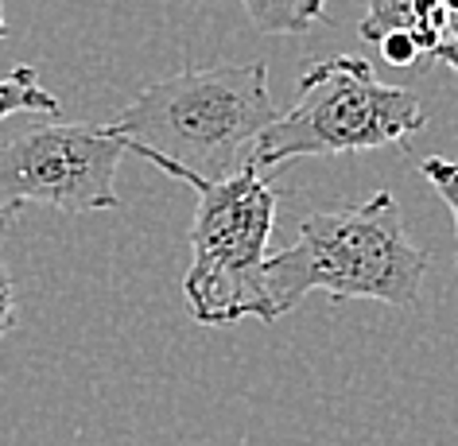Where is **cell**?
<instances>
[{"label": "cell", "instance_id": "8fae6325", "mask_svg": "<svg viewBox=\"0 0 458 446\" xmlns=\"http://www.w3.org/2000/svg\"><path fill=\"white\" fill-rule=\"evenodd\" d=\"M16 318V295H13V280H8V272L0 268V334H8V326H13Z\"/></svg>", "mask_w": 458, "mask_h": 446}, {"label": "cell", "instance_id": "6da1fadb", "mask_svg": "<svg viewBox=\"0 0 458 446\" xmlns=\"http://www.w3.org/2000/svg\"><path fill=\"white\" fill-rule=\"evenodd\" d=\"M276 117L265 63H214L140 86L106 129L171 179L222 182L253 159Z\"/></svg>", "mask_w": 458, "mask_h": 446}, {"label": "cell", "instance_id": "4fadbf2b", "mask_svg": "<svg viewBox=\"0 0 458 446\" xmlns=\"http://www.w3.org/2000/svg\"><path fill=\"white\" fill-rule=\"evenodd\" d=\"M300 8L307 16V24H315V20H323V13H327V0H300Z\"/></svg>", "mask_w": 458, "mask_h": 446}, {"label": "cell", "instance_id": "3957f363", "mask_svg": "<svg viewBox=\"0 0 458 446\" xmlns=\"http://www.w3.org/2000/svg\"><path fill=\"white\" fill-rule=\"evenodd\" d=\"M423 124L428 113L411 89L381 82L358 55H335L303 71L295 101L268 124L249 164L260 175H272L300 156H346L404 144Z\"/></svg>", "mask_w": 458, "mask_h": 446}, {"label": "cell", "instance_id": "30bf717a", "mask_svg": "<svg viewBox=\"0 0 458 446\" xmlns=\"http://www.w3.org/2000/svg\"><path fill=\"white\" fill-rule=\"evenodd\" d=\"M381 55H385V63H393V66H411L423 55V47L416 43L411 31H388L381 39Z\"/></svg>", "mask_w": 458, "mask_h": 446}, {"label": "cell", "instance_id": "7c38bea8", "mask_svg": "<svg viewBox=\"0 0 458 446\" xmlns=\"http://www.w3.org/2000/svg\"><path fill=\"white\" fill-rule=\"evenodd\" d=\"M431 55H435V59H439V63H446V66H451V71L458 74V24L451 28V36H446V39H443V43H439V47H435Z\"/></svg>", "mask_w": 458, "mask_h": 446}, {"label": "cell", "instance_id": "9c48e42d", "mask_svg": "<svg viewBox=\"0 0 458 446\" xmlns=\"http://www.w3.org/2000/svg\"><path fill=\"white\" fill-rule=\"evenodd\" d=\"M420 175L439 190V198L446 202V210H451V217H454V233H458V159L428 156L420 164ZM454 276H458V253H454Z\"/></svg>", "mask_w": 458, "mask_h": 446}, {"label": "cell", "instance_id": "5b68a950", "mask_svg": "<svg viewBox=\"0 0 458 446\" xmlns=\"http://www.w3.org/2000/svg\"><path fill=\"white\" fill-rule=\"evenodd\" d=\"M124 140L106 124L47 121L0 144V222L20 206H51L63 214L113 210Z\"/></svg>", "mask_w": 458, "mask_h": 446}, {"label": "cell", "instance_id": "277c9868", "mask_svg": "<svg viewBox=\"0 0 458 446\" xmlns=\"http://www.w3.org/2000/svg\"><path fill=\"white\" fill-rule=\"evenodd\" d=\"M199 194L191 222V268L182 295L202 326H233L242 318H268L265 265L276 225V190L253 164L222 182L179 179Z\"/></svg>", "mask_w": 458, "mask_h": 446}, {"label": "cell", "instance_id": "5bb4252c", "mask_svg": "<svg viewBox=\"0 0 458 446\" xmlns=\"http://www.w3.org/2000/svg\"><path fill=\"white\" fill-rule=\"evenodd\" d=\"M4 31H8L4 28V0H0V39H4Z\"/></svg>", "mask_w": 458, "mask_h": 446}, {"label": "cell", "instance_id": "52a82bcc", "mask_svg": "<svg viewBox=\"0 0 458 446\" xmlns=\"http://www.w3.org/2000/svg\"><path fill=\"white\" fill-rule=\"evenodd\" d=\"M423 0H365L361 16V39L381 43L388 31H411Z\"/></svg>", "mask_w": 458, "mask_h": 446}, {"label": "cell", "instance_id": "7a4b0ae2", "mask_svg": "<svg viewBox=\"0 0 458 446\" xmlns=\"http://www.w3.org/2000/svg\"><path fill=\"white\" fill-rule=\"evenodd\" d=\"M423 272L428 253L408 241L400 202L393 190H377L369 202L311 214L295 245L268 257V318L276 323L311 291H327L330 299L411 307L420 299Z\"/></svg>", "mask_w": 458, "mask_h": 446}, {"label": "cell", "instance_id": "8992f818", "mask_svg": "<svg viewBox=\"0 0 458 446\" xmlns=\"http://www.w3.org/2000/svg\"><path fill=\"white\" fill-rule=\"evenodd\" d=\"M16 113H59V97L43 89L36 66H16V71L0 74V121L16 117Z\"/></svg>", "mask_w": 458, "mask_h": 446}, {"label": "cell", "instance_id": "ba28073f", "mask_svg": "<svg viewBox=\"0 0 458 446\" xmlns=\"http://www.w3.org/2000/svg\"><path fill=\"white\" fill-rule=\"evenodd\" d=\"M249 24L265 36H300L311 24H307L300 0H242Z\"/></svg>", "mask_w": 458, "mask_h": 446}]
</instances>
